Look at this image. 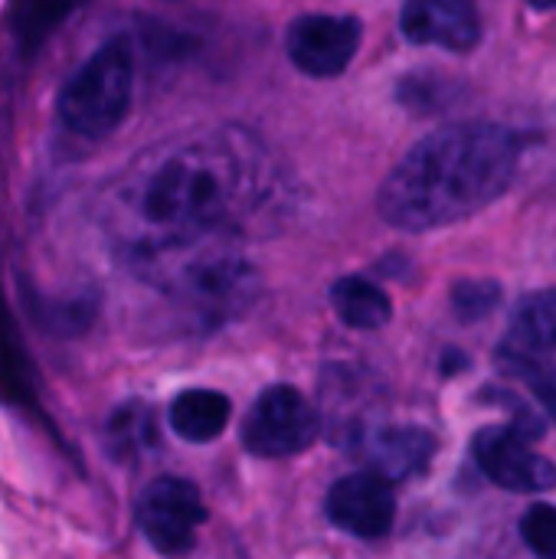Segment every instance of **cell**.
I'll return each mask as SVG.
<instances>
[{
  "label": "cell",
  "instance_id": "5b68a950",
  "mask_svg": "<svg viewBox=\"0 0 556 559\" xmlns=\"http://www.w3.org/2000/svg\"><path fill=\"white\" fill-rule=\"evenodd\" d=\"M318 439V416L295 386H269L242 419V445L259 459H288Z\"/></svg>",
  "mask_w": 556,
  "mask_h": 559
},
{
  "label": "cell",
  "instance_id": "6da1fadb",
  "mask_svg": "<svg viewBox=\"0 0 556 559\" xmlns=\"http://www.w3.org/2000/svg\"><path fill=\"white\" fill-rule=\"evenodd\" d=\"M272 164L249 131L223 128L141 151L102 190L95 216L134 272L174 252L226 242L265 210Z\"/></svg>",
  "mask_w": 556,
  "mask_h": 559
},
{
  "label": "cell",
  "instance_id": "e0dca14e",
  "mask_svg": "<svg viewBox=\"0 0 556 559\" xmlns=\"http://www.w3.org/2000/svg\"><path fill=\"white\" fill-rule=\"evenodd\" d=\"M508 367L514 370V377L524 380V386L541 400V406L547 409V416L556 423V370L541 364L537 357H531L528 350H511L505 354Z\"/></svg>",
  "mask_w": 556,
  "mask_h": 559
},
{
  "label": "cell",
  "instance_id": "d6986e66",
  "mask_svg": "<svg viewBox=\"0 0 556 559\" xmlns=\"http://www.w3.org/2000/svg\"><path fill=\"white\" fill-rule=\"evenodd\" d=\"M524 540L528 547L541 559H556V508L551 504H537L524 514L521 521Z\"/></svg>",
  "mask_w": 556,
  "mask_h": 559
},
{
  "label": "cell",
  "instance_id": "8992f818",
  "mask_svg": "<svg viewBox=\"0 0 556 559\" xmlns=\"http://www.w3.org/2000/svg\"><path fill=\"white\" fill-rule=\"evenodd\" d=\"M485 478L514 495H537L556 485V468L528 445V436L511 426H492L472 442Z\"/></svg>",
  "mask_w": 556,
  "mask_h": 559
},
{
  "label": "cell",
  "instance_id": "ffe728a7",
  "mask_svg": "<svg viewBox=\"0 0 556 559\" xmlns=\"http://www.w3.org/2000/svg\"><path fill=\"white\" fill-rule=\"evenodd\" d=\"M528 3H531L534 10H554L556 7V0H528Z\"/></svg>",
  "mask_w": 556,
  "mask_h": 559
},
{
  "label": "cell",
  "instance_id": "4fadbf2b",
  "mask_svg": "<svg viewBox=\"0 0 556 559\" xmlns=\"http://www.w3.org/2000/svg\"><path fill=\"white\" fill-rule=\"evenodd\" d=\"M229 416H233L229 396H223L216 390H187L170 403V413H167L170 429L184 442H193V445L220 439Z\"/></svg>",
  "mask_w": 556,
  "mask_h": 559
},
{
  "label": "cell",
  "instance_id": "2e32d148",
  "mask_svg": "<svg viewBox=\"0 0 556 559\" xmlns=\"http://www.w3.org/2000/svg\"><path fill=\"white\" fill-rule=\"evenodd\" d=\"M511 341L521 350H556V288L524 298L511 318Z\"/></svg>",
  "mask_w": 556,
  "mask_h": 559
},
{
  "label": "cell",
  "instance_id": "3957f363",
  "mask_svg": "<svg viewBox=\"0 0 556 559\" xmlns=\"http://www.w3.org/2000/svg\"><path fill=\"white\" fill-rule=\"evenodd\" d=\"M134 102V46L105 39L56 92L52 128L66 144H98L118 131Z\"/></svg>",
  "mask_w": 556,
  "mask_h": 559
},
{
  "label": "cell",
  "instance_id": "7c38bea8",
  "mask_svg": "<svg viewBox=\"0 0 556 559\" xmlns=\"http://www.w3.org/2000/svg\"><path fill=\"white\" fill-rule=\"evenodd\" d=\"M364 452L377 475H383L387 481H403V478L429 468V462L436 455V439L416 426L380 429L377 436L367 439Z\"/></svg>",
  "mask_w": 556,
  "mask_h": 559
},
{
  "label": "cell",
  "instance_id": "9c48e42d",
  "mask_svg": "<svg viewBox=\"0 0 556 559\" xmlns=\"http://www.w3.org/2000/svg\"><path fill=\"white\" fill-rule=\"evenodd\" d=\"M400 26L406 39L449 52H469L482 39V16L475 0H406Z\"/></svg>",
  "mask_w": 556,
  "mask_h": 559
},
{
  "label": "cell",
  "instance_id": "ac0fdd59",
  "mask_svg": "<svg viewBox=\"0 0 556 559\" xmlns=\"http://www.w3.org/2000/svg\"><path fill=\"white\" fill-rule=\"evenodd\" d=\"M452 305L459 318L475 321V318L492 314L501 305V288L495 282H462L452 292Z\"/></svg>",
  "mask_w": 556,
  "mask_h": 559
},
{
  "label": "cell",
  "instance_id": "5bb4252c",
  "mask_svg": "<svg viewBox=\"0 0 556 559\" xmlns=\"http://www.w3.org/2000/svg\"><path fill=\"white\" fill-rule=\"evenodd\" d=\"M331 305H334L338 318L354 331H380L393 318V305H390L387 292L357 275L334 282Z\"/></svg>",
  "mask_w": 556,
  "mask_h": 559
},
{
  "label": "cell",
  "instance_id": "52a82bcc",
  "mask_svg": "<svg viewBox=\"0 0 556 559\" xmlns=\"http://www.w3.org/2000/svg\"><path fill=\"white\" fill-rule=\"evenodd\" d=\"M324 511L334 527H341L351 537L360 540H380L390 534L397 521V498L393 488L383 475L364 472V475H347L334 481L328 491Z\"/></svg>",
  "mask_w": 556,
  "mask_h": 559
},
{
  "label": "cell",
  "instance_id": "9a60e30c",
  "mask_svg": "<svg viewBox=\"0 0 556 559\" xmlns=\"http://www.w3.org/2000/svg\"><path fill=\"white\" fill-rule=\"evenodd\" d=\"M157 445V426H154V413L144 403H121L108 423H105V449L111 459L118 462H131L141 459L144 452H151Z\"/></svg>",
  "mask_w": 556,
  "mask_h": 559
},
{
  "label": "cell",
  "instance_id": "30bf717a",
  "mask_svg": "<svg viewBox=\"0 0 556 559\" xmlns=\"http://www.w3.org/2000/svg\"><path fill=\"white\" fill-rule=\"evenodd\" d=\"M0 403L33 413V416H43L36 370H33L26 344L16 331V321H13L3 288H0Z\"/></svg>",
  "mask_w": 556,
  "mask_h": 559
},
{
  "label": "cell",
  "instance_id": "277c9868",
  "mask_svg": "<svg viewBox=\"0 0 556 559\" xmlns=\"http://www.w3.org/2000/svg\"><path fill=\"white\" fill-rule=\"evenodd\" d=\"M134 521L141 537L161 557L180 559L197 547V531L206 521V508L197 485L187 478H157L141 491Z\"/></svg>",
  "mask_w": 556,
  "mask_h": 559
},
{
  "label": "cell",
  "instance_id": "7a4b0ae2",
  "mask_svg": "<svg viewBox=\"0 0 556 559\" xmlns=\"http://www.w3.org/2000/svg\"><path fill=\"white\" fill-rule=\"evenodd\" d=\"M521 141L498 124H456L423 138L383 180L377 210L406 233L462 223L514 180Z\"/></svg>",
  "mask_w": 556,
  "mask_h": 559
},
{
  "label": "cell",
  "instance_id": "8fae6325",
  "mask_svg": "<svg viewBox=\"0 0 556 559\" xmlns=\"http://www.w3.org/2000/svg\"><path fill=\"white\" fill-rule=\"evenodd\" d=\"M92 0H7L3 23L20 56H36Z\"/></svg>",
  "mask_w": 556,
  "mask_h": 559
},
{
  "label": "cell",
  "instance_id": "ba28073f",
  "mask_svg": "<svg viewBox=\"0 0 556 559\" xmlns=\"http://www.w3.org/2000/svg\"><path fill=\"white\" fill-rule=\"evenodd\" d=\"M360 46V23L354 16L311 13L298 16L288 29V56L292 62L318 79L341 75Z\"/></svg>",
  "mask_w": 556,
  "mask_h": 559
}]
</instances>
